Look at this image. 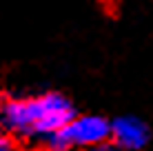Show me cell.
Returning a JSON list of instances; mask_svg holds the SVG:
<instances>
[{
  "label": "cell",
  "mask_w": 153,
  "mask_h": 151,
  "mask_svg": "<svg viewBox=\"0 0 153 151\" xmlns=\"http://www.w3.org/2000/svg\"><path fill=\"white\" fill-rule=\"evenodd\" d=\"M73 120V107L62 93L7 100L0 107V122L7 131L29 140H47Z\"/></svg>",
  "instance_id": "6da1fadb"
},
{
  "label": "cell",
  "mask_w": 153,
  "mask_h": 151,
  "mask_svg": "<svg viewBox=\"0 0 153 151\" xmlns=\"http://www.w3.org/2000/svg\"><path fill=\"white\" fill-rule=\"evenodd\" d=\"M111 138V122L100 116H73V120L45 140L49 151L96 149Z\"/></svg>",
  "instance_id": "7a4b0ae2"
},
{
  "label": "cell",
  "mask_w": 153,
  "mask_h": 151,
  "mask_svg": "<svg viewBox=\"0 0 153 151\" xmlns=\"http://www.w3.org/2000/svg\"><path fill=\"white\" fill-rule=\"evenodd\" d=\"M149 127L135 116H122L111 122V140L122 151H140L149 142Z\"/></svg>",
  "instance_id": "3957f363"
},
{
  "label": "cell",
  "mask_w": 153,
  "mask_h": 151,
  "mask_svg": "<svg viewBox=\"0 0 153 151\" xmlns=\"http://www.w3.org/2000/svg\"><path fill=\"white\" fill-rule=\"evenodd\" d=\"M0 151H13V142H11V138L7 136V133L0 129Z\"/></svg>",
  "instance_id": "277c9868"
},
{
  "label": "cell",
  "mask_w": 153,
  "mask_h": 151,
  "mask_svg": "<svg viewBox=\"0 0 153 151\" xmlns=\"http://www.w3.org/2000/svg\"><path fill=\"white\" fill-rule=\"evenodd\" d=\"M89 151H118L113 147H107V144H102V147H96V149H89Z\"/></svg>",
  "instance_id": "5b68a950"
}]
</instances>
